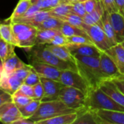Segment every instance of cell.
<instances>
[{"mask_svg":"<svg viewBox=\"0 0 124 124\" xmlns=\"http://www.w3.org/2000/svg\"><path fill=\"white\" fill-rule=\"evenodd\" d=\"M78 72L87 81L90 89L99 87L105 81L100 65V57L73 55Z\"/></svg>","mask_w":124,"mask_h":124,"instance_id":"obj_1","label":"cell"},{"mask_svg":"<svg viewBox=\"0 0 124 124\" xmlns=\"http://www.w3.org/2000/svg\"><path fill=\"white\" fill-rule=\"evenodd\" d=\"M86 108L87 110H107L124 112V107L117 103L100 88L90 89L86 94Z\"/></svg>","mask_w":124,"mask_h":124,"instance_id":"obj_2","label":"cell"},{"mask_svg":"<svg viewBox=\"0 0 124 124\" xmlns=\"http://www.w3.org/2000/svg\"><path fill=\"white\" fill-rule=\"evenodd\" d=\"M30 60H37L51 65L54 67L57 68L61 70H72L78 71L76 63L61 60L46 46H44L42 44H36L30 49Z\"/></svg>","mask_w":124,"mask_h":124,"instance_id":"obj_3","label":"cell"},{"mask_svg":"<svg viewBox=\"0 0 124 124\" xmlns=\"http://www.w3.org/2000/svg\"><path fill=\"white\" fill-rule=\"evenodd\" d=\"M73 112L76 111L68 108L60 100L45 101L41 102L38 110L30 118V119L34 122V124H36L41 121Z\"/></svg>","mask_w":124,"mask_h":124,"instance_id":"obj_4","label":"cell"},{"mask_svg":"<svg viewBox=\"0 0 124 124\" xmlns=\"http://www.w3.org/2000/svg\"><path fill=\"white\" fill-rule=\"evenodd\" d=\"M12 28L17 41V46L31 49L36 45L38 29L24 23L10 22Z\"/></svg>","mask_w":124,"mask_h":124,"instance_id":"obj_5","label":"cell"},{"mask_svg":"<svg viewBox=\"0 0 124 124\" xmlns=\"http://www.w3.org/2000/svg\"><path fill=\"white\" fill-rule=\"evenodd\" d=\"M58 100L77 113L87 110L86 108V94L80 89L65 86L60 90Z\"/></svg>","mask_w":124,"mask_h":124,"instance_id":"obj_6","label":"cell"},{"mask_svg":"<svg viewBox=\"0 0 124 124\" xmlns=\"http://www.w3.org/2000/svg\"><path fill=\"white\" fill-rule=\"evenodd\" d=\"M82 29L86 32L93 44L101 51L105 52L114 46L105 33L103 28L100 26L97 25H87L84 23Z\"/></svg>","mask_w":124,"mask_h":124,"instance_id":"obj_7","label":"cell"},{"mask_svg":"<svg viewBox=\"0 0 124 124\" xmlns=\"http://www.w3.org/2000/svg\"><path fill=\"white\" fill-rule=\"evenodd\" d=\"M60 81L66 86H70L80 89L86 94L90 89L87 81L78 71L72 70H62Z\"/></svg>","mask_w":124,"mask_h":124,"instance_id":"obj_8","label":"cell"},{"mask_svg":"<svg viewBox=\"0 0 124 124\" xmlns=\"http://www.w3.org/2000/svg\"><path fill=\"white\" fill-rule=\"evenodd\" d=\"M31 66L35 70L40 78H46L60 81L61 70L47 63L31 60Z\"/></svg>","mask_w":124,"mask_h":124,"instance_id":"obj_9","label":"cell"},{"mask_svg":"<svg viewBox=\"0 0 124 124\" xmlns=\"http://www.w3.org/2000/svg\"><path fill=\"white\" fill-rule=\"evenodd\" d=\"M93 111L97 124H124V112L90 110Z\"/></svg>","mask_w":124,"mask_h":124,"instance_id":"obj_10","label":"cell"},{"mask_svg":"<svg viewBox=\"0 0 124 124\" xmlns=\"http://www.w3.org/2000/svg\"><path fill=\"white\" fill-rule=\"evenodd\" d=\"M100 65L105 80H111L124 76L119 72L114 61L105 52L102 51L100 55Z\"/></svg>","mask_w":124,"mask_h":124,"instance_id":"obj_11","label":"cell"},{"mask_svg":"<svg viewBox=\"0 0 124 124\" xmlns=\"http://www.w3.org/2000/svg\"><path fill=\"white\" fill-rule=\"evenodd\" d=\"M40 79L44 91V95L41 102L58 100L60 90L65 86V85L60 81L49 78H40Z\"/></svg>","mask_w":124,"mask_h":124,"instance_id":"obj_12","label":"cell"},{"mask_svg":"<svg viewBox=\"0 0 124 124\" xmlns=\"http://www.w3.org/2000/svg\"><path fill=\"white\" fill-rule=\"evenodd\" d=\"M19 108L13 102L4 104L0 107V122L6 124H14L15 121L23 118Z\"/></svg>","mask_w":124,"mask_h":124,"instance_id":"obj_13","label":"cell"},{"mask_svg":"<svg viewBox=\"0 0 124 124\" xmlns=\"http://www.w3.org/2000/svg\"><path fill=\"white\" fill-rule=\"evenodd\" d=\"M73 55L100 57L102 51L94 44H68L65 45Z\"/></svg>","mask_w":124,"mask_h":124,"instance_id":"obj_14","label":"cell"},{"mask_svg":"<svg viewBox=\"0 0 124 124\" xmlns=\"http://www.w3.org/2000/svg\"><path fill=\"white\" fill-rule=\"evenodd\" d=\"M22 84L23 82L13 75V73H7L3 70L1 71L0 76V87L7 92L12 95Z\"/></svg>","mask_w":124,"mask_h":124,"instance_id":"obj_15","label":"cell"},{"mask_svg":"<svg viewBox=\"0 0 124 124\" xmlns=\"http://www.w3.org/2000/svg\"><path fill=\"white\" fill-rule=\"evenodd\" d=\"M100 88L117 103L124 107V94L117 88L113 81L105 80L100 84Z\"/></svg>","mask_w":124,"mask_h":124,"instance_id":"obj_16","label":"cell"},{"mask_svg":"<svg viewBox=\"0 0 124 124\" xmlns=\"http://www.w3.org/2000/svg\"><path fill=\"white\" fill-rule=\"evenodd\" d=\"M105 52L114 61L119 72L124 76V48L123 46L120 43L117 44L106 50Z\"/></svg>","mask_w":124,"mask_h":124,"instance_id":"obj_17","label":"cell"},{"mask_svg":"<svg viewBox=\"0 0 124 124\" xmlns=\"http://www.w3.org/2000/svg\"><path fill=\"white\" fill-rule=\"evenodd\" d=\"M104 7L102 2H99L97 8L91 13H86L83 17V21L87 25H97L103 28L102 17L104 12Z\"/></svg>","mask_w":124,"mask_h":124,"instance_id":"obj_18","label":"cell"},{"mask_svg":"<svg viewBox=\"0 0 124 124\" xmlns=\"http://www.w3.org/2000/svg\"><path fill=\"white\" fill-rule=\"evenodd\" d=\"M51 16L48 10H41L36 14L33 15L31 17H18L10 22H17V23H24L28 25H31L34 27H37L42 21ZM9 22V23H10Z\"/></svg>","mask_w":124,"mask_h":124,"instance_id":"obj_19","label":"cell"},{"mask_svg":"<svg viewBox=\"0 0 124 124\" xmlns=\"http://www.w3.org/2000/svg\"><path fill=\"white\" fill-rule=\"evenodd\" d=\"M102 25H103V30L108 37L110 39L113 45H116L117 44L120 43V40L118 37L116 35V33L113 27V25L110 21V14L105 9L102 17Z\"/></svg>","mask_w":124,"mask_h":124,"instance_id":"obj_20","label":"cell"},{"mask_svg":"<svg viewBox=\"0 0 124 124\" xmlns=\"http://www.w3.org/2000/svg\"><path fill=\"white\" fill-rule=\"evenodd\" d=\"M78 117L77 112L60 115L46 120L41 121L36 124H73Z\"/></svg>","mask_w":124,"mask_h":124,"instance_id":"obj_21","label":"cell"},{"mask_svg":"<svg viewBox=\"0 0 124 124\" xmlns=\"http://www.w3.org/2000/svg\"><path fill=\"white\" fill-rule=\"evenodd\" d=\"M28 65L23 62L15 53L8 57L4 63H2V70L7 73H12L17 69L27 66Z\"/></svg>","mask_w":124,"mask_h":124,"instance_id":"obj_22","label":"cell"},{"mask_svg":"<svg viewBox=\"0 0 124 124\" xmlns=\"http://www.w3.org/2000/svg\"><path fill=\"white\" fill-rule=\"evenodd\" d=\"M46 47L61 60L76 63V60L66 46H56L46 44Z\"/></svg>","mask_w":124,"mask_h":124,"instance_id":"obj_23","label":"cell"},{"mask_svg":"<svg viewBox=\"0 0 124 124\" xmlns=\"http://www.w3.org/2000/svg\"><path fill=\"white\" fill-rule=\"evenodd\" d=\"M110 17L113 27L121 43L124 40V17L119 12L111 13Z\"/></svg>","mask_w":124,"mask_h":124,"instance_id":"obj_24","label":"cell"},{"mask_svg":"<svg viewBox=\"0 0 124 124\" xmlns=\"http://www.w3.org/2000/svg\"><path fill=\"white\" fill-rule=\"evenodd\" d=\"M60 31L57 29H45V30H38L36 34V44H49L51 40L54 36L60 33Z\"/></svg>","mask_w":124,"mask_h":124,"instance_id":"obj_25","label":"cell"},{"mask_svg":"<svg viewBox=\"0 0 124 124\" xmlns=\"http://www.w3.org/2000/svg\"><path fill=\"white\" fill-rule=\"evenodd\" d=\"M60 31L66 37L73 36H82L85 37H89L84 29L73 25L65 21L63 22V24Z\"/></svg>","mask_w":124,"mask_h":124,"instance_id":"obj_26","label":"cell"},{"mask_svg":"<svg viewBox=\"0 0 124 124\" xmlns=\"http://www.w3.org/2000/svg\"><path fill=\"white\" fill-rule=\"evenodd\" d=\"M0 35L1 38L4 41L15 45V46H17V41L16 40L10 23L9 24L0 23Z\"/></svg>","mask_w":124,"mask_h":124,"instance_id":"obj_27","label":"cell"},{"mask_svg":"<svg viewBox=\"0 0 124 124\" xmlns=\"http://www.w3.org/2000/svg\"><path fill=\"white\" fill-rule=\"evenodd\" d=\"M63 20L53 16H49L44 21H42L36 28L38 30H45V29H57L60 30L62 24Z\"/></svg>","mask_w":124,"mask_h":124,"instance_id":"obj_28","label":"cell"},{"mask_svg":"<svg viewBox=\"0 0 124 124\" xmlns=\"http://www.w3.org/2000/svg\"><path fill=\"white\" fill-rule=\"evenodd\" d=\"M49 15L53 17L61 18L69 14H73V4H60L58 6L48 10Z\"/></svg>","mask_w":124,"mask_h":124,"instance_id":"obj_29","label":"cell"},{"mask_svg":"<svg viewBox=\"0 0 124 124\" xmlns=\"http://www.w3.org/2000/svg\"><path fill=\"white\" fill-rule=\"evenodd\" d=\"M31 5V0H20L17 6L15 7L12 14L7 21L9 23L10 21L16 18L22 17L25 13V12L28 10V9L30 7Z\"/></svg>","mask_w":124,"mask_h":124,"instance_id":"obj_30","label":"cell"},{"mask_svg":"<svg viewBox=\"0 0 124 124\" xmlns=\"http://www.w3.org/2000/svg\"><path fill=\"white\" fill-rule=\"evenodd\" d=\"M77 113L78 117L73 124H97L93 111L86 110Z\"/></svg>","mask_w":124,"mask_h":124,"instance_id":"obj_31","label":"cell"},{"mask_svg":"<svg viewBox=\"0 0 124 124\" xmlns=\"http://www.w3.org/2000/svg\"><path fill=\"white\" fill-rule=\"evenodd\" d=\"M15 46L4 41L3 39H0V60L1 64L9 57L13 53H15Z\"/></svg>","mask_w":124,"mask_h":124,"instance_id":"obj_32","label":"cell"},{"mask_svg":"<svg viewBox=\"0 0 124 124\" xmlns=\"http://www.w3.org/2000/svg\"><path fill=\"white\" fill-rule=\"evenodd\" d=\"M40 100H33L31 102L27 104L26 105L19 108L20 112L21 115L27 118H30L38 110L40 104H41Z\"/></svg>","mask_w":124,"mask_h":124,"instance_id":"obj_33","label":"cell"},{"mask_svg":"<svg viewBox=\"0 0 124 124\" xmlns=\"http://www.w3.org/2000/svg\"><path fill=\"white\" fill-rule=\"evenodd\" d=\"M33 99L23 94H22L20 91L17 90L12 94V102L15 104V105L19 108L23 107L31 102Z\"/></svg>","mask_w":124,"mask_h":124,"instance_id":"obj_34","label":"cell"},{"mask_svg":"<svg viewBox=\"0 0 124 124\" xmlns=\"http://www.w3.org/2000/svg\"><path fill=\"white\" fill-rule=\"evenodd\" d=\"M60 19L62 20L63 21H65L73 25L79 27L81 28H82L83 25L84 24V23L83 21V18H81V17H79L75 14H69L66 16L62 17Z\"/></svg>","mask_w":124,"mask_h":124,"instance_id":"obj_35","label":"cell"},{"mask_svg":"<svg viewBox=\"0 0 124 124\" xmlns=\"http://www.w3.org/2000/svg\"><path fill=\"white\" fill-rule=\"evenodd\" d=\"M39 82H41V79H40V76L37 74V73L33 70V68L31 70V71L29 72V73L28 74V76H26V78H25L23 83L30 86H35L36 84H39Z\"/></svg>","mask_w":124,"mask_h":124,"instance_id":"obj_36","label":"cell"},{"mask_svg":"<svg viewBox=\"0 0 124 124\" xmlns=\"http://www.w3.org/2000/svg\"><path fill=\"white\" fill-rule=\"evenodd\" d=\"M68 44H94L89 37H85L82 36H73L67 37Z\"/></svg>","mask_w":124,"mask_h":124,"instance_id":"obj_37","label":"cell"},{"mask_svg":"<svg viewBox=\"0 0 124 124\" xmlns=\"http://www.w3.org/2000/svg\"><path fill=\"white\" fill-rule=\"evenodd\" d=\"M73 14H75L81 18H83L86 15V11L85 9L84 3L81 1H77L73 3Z\"/></svg>","mask_w":124,"mask_h":124,"instance_id":"obj_38","label":"cell"},{"mask_svg":"<svg viewBox=\"0 0 124 124\" xmlns=\"http://www.w3.org/2000/svg\"><path fill=\"white\" fill-rule=\"evenodd\" d=\"M68 44L67 37L65 36L61 32L56 36L53 37V39L51 40L50 44L52 45H56V46H65Z\"/></svg>","mask_w":124,"mask_h":124,"instance_id":"obj_39","label":"cell"},{"mask_svg":"<svg viewBox=\"0 0 124 124\" xmlns=\"http://www.w3.org/2000/svg\"><path fill=\"white\" fill-rule=\"evenodd\" d=\"M102 3L103 4L104 9L109 14L113 12H118L116 4V0H102Z\"/></svg>","mask_w":124,"mask_h":124,"instance_id":"obj_40","label":"cell"},{"mask_svg":"<svg viewBox=\"0 0 124 124\" xmlns=\"http://www.w3.org/2000/svg\"><path fill=\"white\" fill-rule=\"evenodd\" d=\"M33 94H34L33 100L41 101L44 95V91L41 83L39 82V84L33 86Z\"/></svg>","mask_w":124,"mask_h":124,"instance_id":"obj_41","label":"cell"},{"mask_svg":"<svg viewBox=\"0 0 124 124\" xmlns=\"http://www.w3.org/2000/svg\"><path fill=\"white\" fill-rule=\"evenodd\" d=\"M17 90L20 91L22 94L33 99L34 94H33V88L32 86H30V85L23 83Z\"/></svg>","mask_w":124,"mask_h":124,"instance_id":"obj_42","label":"cell"},{"mask_svg":"<svg viewBox=\"0 0 124 124\" xmlns=\"http://www.w3.org/2000/svg\"><path fill=\"white\" fill-rule=\"evenodd\" d=\"M31 2L39 7L41 10H49L52 8L50 0H31Z\"/></svg>","mask_w":124,"mask_h":124,"instance_id":"obj_43","label":"cell"},{"mask_svg":"<svg viewBox=\"0 0 124 124\" xmlns=\"http://www.w3.org/2000/svg\"><path fill=\"white\" fill-rule=\"evenodd\" d=\"M9 102H12V95L0 87V107Z\"/></svg>","mask_w":124,"mask_h":124,"instance_id":"obj_44","label":"cell"},{"mask_svg":"<svg viewBox=\"0 0 124 124\" xmlns=\"http://www.w3.org/2000/svg\"><path fill=\"white\" fill-rule=\"evenodd\" d=\"M99 2L100 1L98 0H87L84 1V3L86 13H91L92 12H93L97 8Z\"/></svg>","mask_w":124,"mask_h":124,"instance_id":"obj_45","label":"cell"},{"mask_svg":"<svg viewBox=\"0 0 124 124\" xmlns=\"http://www.w3.org/2000/svg\"><path fill=\"white\" fill-rule=\"evenodd\" d=\"M41 10V9L39 7H37L35 4H31V5L30 6V7L25 12V13L22 17H31V16H33V15L36 14L37 12H39Z\"/></svg>","mask_w":124,"mask_h":124,"instance_id":"obj_46","label":"cell"},{"mask_svg":"<svg viewBox=\"0 0 124 124\" xmlns=\"http://www.w3.org/2000/svg\"><path fill=\"white\" fill-rule=\"evenodd\" d=\"M117 86V88L124 94V76L115 78L110 80Z\"/></svg>","mask_w":124,"mask_h":124,"instance_id":"obj_47","label":"cell"},{"mask_svg":"<svg viewBox=\"0 0 124 124\" xmlns=\"http://www.w3.org/2000/svg\"><path fill=\"white\" fill-rule=\"evenodd\" d=\"M118 12L124 17V0H116Z\"/></svg>","mask_w":124,"mask_h":124,"instance_id":"obj_48","label":"cell"},{"mask_svg":"<svg viewBox=\"0 0 124 124\" xmlns=\"http://www.w3.org/2000/svg\"><path fill=\"white\" fill-rule=\"evenodd\" d=\"M14 124H34V122L32 121L30 118H27L25 117H23L15 121Z\"/></svg>","mask_w":124,"mask_h":124,"instance_id":"obj_49","label":"cell"},{"mask_svg":"<svg viewBox=\"0 0 124 124\" xmlns=\"http://www.w3.org/2000/svg\"><path fill=\"white\" fill-rule=\"evenodd\" d=\"M50 2H51V7L52 8H54V7L58 6L59 4H60V0H50Z\"/></svg>","mask_w":124,"mask_h":124,"instance_id":"obj_50","label":"cell"},{"mask_svg":"<svg viewBox=\"0 0 124 124\" xmlns=\"http://www.w3.org/2000/svg\"><path fill=\"white\" fill-rule=\"evenodd\" d=\"M60 4H71V0H60Z\"/></svg>","mask_w":124,"mask_h":124,"instance_id":"obj_51","label":"cell"},{"mask_svg":"<svg viewBox=\"0 0 124 124\" xmlns=\"http://www.w3.org/2000/svg\"><path fill=\"white\" fill-rule=\"evenodd\" d=\"M79 0H71V4H73V3H75V2H77V1H78Z\"/></svg>","mask_w":124,"mask_h":124,"instance_id":"obj_52","label":"cell"},{"mask_svg":"<svg viewBox=\"0 0 124 124\" xmlns=\"http://www.w3.org/2000/svg\"><path fill=\"white\" fill-rule=\"evenodd\" d=\"M120 44H121V45L123 46V47H124V41H122V42H121Z\"/></svg>","mask_w":124,"mask_h":124,"instance_id":"obj_53","label":"cell"},{"mask_svg":"<svg viewBox=\"0 0 124 124\" xmlns=\"http://www.w3.org/2000/svg\"><path fill=\"white\" fill-rule=\"evenodd\" d=\"M87 1V0H79L78 1H81V2H84V1Z\"/></svg>","mask_w":124,"mask_h":124,"instance_id":"obj_54","label":"cell"},{"mask_svg":"<svg viewBox=\"0 0 124 124\" xmlns=\"http://www.w3.org/2000/svg\"><path fill=\"white\" fill-rule=\"evenodd\" d=\"M98 1H101V2L102 1V0H98Z\"/></svg>","mask_w":124,"mask_h":124,"instance_id":"obj_55","label":"cell"},{"mask_svg":"<svg viewBox=\"0 0 124 124\" xmlns=\"http://www.w3.org/2000/svg\"><path fill=\"white\" fill-rule=\"evenodd\" d=\"M0 39H1V35H0Z\"/></svg>","mask_w":124,"mask_h":124,"instance_id":"obj_56","label":"cell"}]
</instances>
